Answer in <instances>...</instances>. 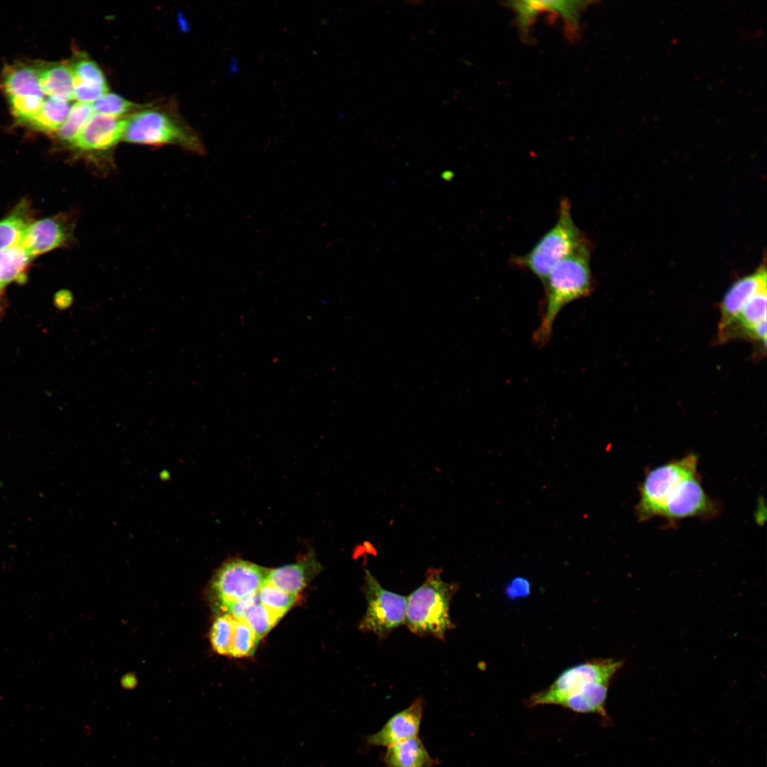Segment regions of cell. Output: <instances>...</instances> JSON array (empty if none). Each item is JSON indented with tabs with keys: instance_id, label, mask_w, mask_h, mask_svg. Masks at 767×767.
I'll return each instance as SVG.
<instances>
[{
	"instance_id": "obj_1",
	"label": "cell",
	"mask_w": 767,
	"mask_h": 767,
	"mask_svg": "<svg viewBox=\"0 0 767 767\" xmlns=\"http://www.w3.org/2000/svg\"><path fill=\"white\" fill-rule=\"evenodd\" d=\"M592 244L585 241L572 254L558 263L549 273L545 282V308L533 339L543 346L550 340L554 322L567 304L584 298L593 288L590 259Z\"/></svg>"
},
{
	"instance_id": "obj_2",
	"label": "cell",
	"mask_w": 767,
	"mask_h": 767,
	"mask_svg": "<svg viewBox=\"0 0 767 767\" xmlns=\"http://www.w3.org/2000/svg\"><path fill=\"white\" fill-rule=\"evenodd\" d=\"M441 572V569H428L425 581L407 597L406 625L415 635L442 641L455 626L450 604L459 586L443 581Z\"/></svg>"
},
{
	"instance_id": "obj_3",
	"label": "cell",
	"mask_w": 767,
	"mask_h": 767,
	"mask_svg": "<svg viewBox=\"0 0 767 767\" xmlns=\"http://www.w3.org/2000/svg\"><path fill=\"white\" fill-rule=\"evenodd\" d=\"M587 239L573 219L570 200L563 198L560 202L555 224L528 252L512 256L511 261L515 266L531 273L543 283L551 270Z\"/></svg>"
},
{
	"instance_id": "obj_4",
	"label": "cell",
	"mask_w": 767,
	"mask_h": 767,
	"mask_svg": "<svg viewBox=\"0 0 767 767\" xmlns=\"http://www.w3.org/2000/svg\"><path fill=\"white\" fill-rule=\"evenodd\" d=\"M122 141L153 146L174 144L197 155L206 153L195 131L157 109L141 110L126 118Z\"/></svg>"
},
{
	"instance_id": "obj_5",
	"label": "cell",
	"mask_w": 767,
	"mask_h": 767,
	"mask_svg": "<svg viewBox=\"0 0 767 767\" xmlns=\"http://www.w3.org/2000/svg\"><path fill=\"white\" fill-rule=\"evenodd\" d=\"M697 455L690 453L648 470L639 486L638 519L662 517L670 495L682 481L697 473Z\"/></svg>"
},
{
	"instance_id": "obj_6",
	"label": "cell",
	"mask_w": 767,
	"mask_h": 767,
	"mask_svg": "<svg viewBox=\"0 0 767 767\" xmlns=\"http://www.w3.org/2000/svg\"><path fill=\"white\" fill-rule=\"evenodd\" d=\"M624 662L614 659H594L568 668L546 689L532 695L528 705L562 706L568 699L580 695L594 682L610 683Z\"/></svg>"
},
{
	"instance_id": "obj_7",
	"label": "cell",
	"mask_w": 767,
	"mask_h": 767,
	"mask_svg": "<svg viewBox=\"0 0 767 767\" xmlns=\"http://www.w3.org/2000/svg\"><path fill=\"white\" fill-rule=\"evenodd\" d=\"M364 572L363 592L367 609L359 629L381 639L406 624L407 597L384 589L369 570Z\"/></svg>"
},
{
	"instance_id": "obj_8",
	"label": "cell",
	"mask_w": 767,
	"mask_h": 767,
	"mask_svg": "<svg viewBox=\"0 0 767 767\" xmlns=\"http://www.w3.org/2000/svg\"><path fill=\"white\" fill-rule=\"evenodd\" d=\"M268 569L241 559H232L217 570L211 582L212 596L217 608L258 594L266 581Z\"/></svg>"
},
{
	"instance_id": "obj_9",
	"label": "cell",
	"mask_w": 767,
	"mask_h": 767,
	"mask_svg": "<svg viewBox=\"0 0 767 767\" xmlns=\"http://www.w3.org/2000/svg\"><path fill=\"white\" fill-rule=\"evenodd\" d=\"M590 4L589 1L517 0L507 2L506 6L513 12L517 26L525 36L538 16L545 13L559 17L569 33H576L581 16Z\"/></svg>"
},
{
	"instance_id": "obj_10",
	"label": "cell",
	"mask_w": 767,
	"mask_h": 767,
	"mask_svg": "<svg viewBox=\"0 0 767 767\" xmlns=\"http://www.w3.org/2000/svg\"><path fill=\"white\" fill-rule=\"evenodd\" d=\"M719 506L704 489L698 473L682 481L668 499L663 514L669 523L689 517L709 518Z\"/></svg>"
},
{
	"instance_id": "obj_11",
	"label": "cell",
	"mask_w": 767,
	"mask_h": 767,
	"mask_svg": "<svg viewBox=\"0 0 767 767\" xmlns=\"http://www.w3.org/2000/svg\"><path fill=\"white\" fill-rule=\"evenodd\" d=\"M126 119L94 114L71 146L98 162L122 140Z\"/></svg>"
},
{
	"instance_id": "obj_12",
	"label": "cell",
	"mask_w": 767,
	"mask_h": 767,
	"mask_svg": "<svg viewBox=\"0 0 767 767\" xmlns=\"http://www.w3.org/2000/svg\"><path fill=\"white\" fill-rule=\"evenodd\" d=\"M74 220L61 214L33 221L20 245L32 257L68 244L73 239Z\"/></svg>"
},
{
	"instance_id": "obj_13",
	"label": "cell",
	"mask_w": 767,
	"mask_h": 767,
	"mask_svg": "<svg viewBox=\"0 0 767 767\" xmlns=\"http://www.w3.org/2000/svg\"><path fill=\"white\" fill-rule=\"evenodd\" d=\"M424 701L414 700L410 706L393 714L377 732L366 738L372 746L388 747L418 736L423 714Z\"/></svg>"
},
{
	"instance_id": "obj_14",
	"label": "cell",
	"mask_w": 767,
	"mask_h": 767,
	"mask_svg": "<svg viewBox=\"0 0 767 767\" xmlns=\"http://www.w3.org/2000/svg\"><path fill=\"white\" fill-rule=\"evenodd\" d=\"M766 268L761 267L754 273L739 279L729 288L720 305L718 335L730 325L753 296L766 290Z\"/></svg>"
},
{
	"instance_id": "obj_15",
	"label": "cell",
	"mask_w": 767,
	"mask_h": 767,
	"mask_svg": "<svg viewBox=\"0 0 767 767\" xmlns=\"http://www.w3.org/2000/svg\"><path fill=\"white\" fill-rule=\"evenodd\" d=\"M320 570V563L310 553L294 564L269 570L266 581L283 591L297 594Z\"/></svg>"
},
{
	"instance_id": "obj_16",
	"label": "cell",
	"mask_w": 767,
	"mask_h": 767,
	"mask_svg": "<svg viewBox=\"0 0 767 767\" xmlns=\"http://www.w3.org/2000/svg\"><path fill=\"white\" fill-rule=\"evenodd\" d=\"M71 67L75 77L73 96L77 102L91 104L107 93L106 79L94 61L81 57Z\"/></svg>"
},
{
	"instance_id": "obj_17",
	"label": "cell",
	"mask_w": 767,
	"mask_h": 767,
	"mask_svg": "<svg viewBox=\"0 0 767 767\" xmlns=\"http://www.w3.org/2000/svg\"><path fill=\"white\" fill-rule=\"evenodd\" d=\"M383 761L386 767H433L437 764L418 736L388 746Z\"/></svg>"
},
{
	"instance_id": "obj_18",
	"label": "cell",
	"mask_w": 767,
	"mask_h": 767,
	"mask_svg": "<svg viewBox=\"0 0 767 767\" xmlns=\"http://www.w3.org/2000/svg\"><path fill=\"white\" fill-rule=\"evenodd\" d=\"M43 91L50 98L69 102L74 99L75 77L71 65L60 63L40 71Z\"/></svg>"
},
{
	"instance_id": "obj_19",
	"label": "cell",
	"mask_w": 767,
	"mask_h": 767,
	"mask_svg": "<svg viewBox=\"0 0 767 767\" xmlns=\"http://www.w3.org/2000/svg\"><path fill=\"white\" fill-rule=\"evenodd\" d=\"M31 222L29 205L22 200L0 220V249L20 245Z\"/></svg>"
},
{
	"instance_id": "obj_20",
	"label": "cell",
	"mask_w": 767,
	"mask_h": 767,
	"mask_svg": "<svg viewBox=\"0 0 767 767\" xmlns=\"http://www.w3.org/2000/svg\"><path fill=\"white\" fill-rule=\"evenodd\" d=\"M3 87L8 97L35 95L44 97L45 95L40 84V71L28 66L10 69L4 77Z\"/></svg>"
},
{
	"instance_id": "obj_21",
	"label": "cell",
	"mask_w": 767,
	"mask_h": 767,
	"mask_svg": "<svg viewBox=\"0 0 767 767\" xmlns=\"http://www.w3.org/2000/svg\"><path fill=\"white\" fill-rule=\"evenodd\" d=\"M32 256L21 246L0 249V282L4 286L22 281Z\"/></svg>"
},
{
	"instance_id": "obj_22",
	"label": "cell",
	"mask_w": 767,
	"mask_h": 767,
	"mask_svg": "<svg viewBox=\"0 0 767 767\" xmlns=\"http://www.w3.org/2000/svg\"><path fill=\"white\" fill-rule=\"evenodd\" d=\"M70 108L69 102L48 98L30 122L40 131H58L67 119Z\"/></svg>"
},
{
	"instance_id": "obj_23",
	"label": "cell",
	"mask_w": 767,
	"mask_h": 767,
	"mask_svg": "<svg viewBox=\"0 0 767 767\" xmlns=\"http://www.w3.org/2000/svg\"><path fill=\"white\" fill-rule=\"evenodd\" d=\"M90 104L76 102L70 110L68 116L58 131V136L64 142L72 144L94 114Z\"/></svg>"
},
{
	"instance_id": "obj_24",
	"label": "cell",
	"mask_w": 767,
	"mask_h": 767,
	"mask_svg": "<svg viewBox=\"0 0 767 767\" xmlns=\"http://www.w3.org/2000/svg\"><path fill=\"white\" fill-rule=\"evenodd\" d=\"M234 627V619L229 614H222L214 619L210 629V639L216 653L230 656Z\"/></svg>"
},
{
	"instance_id": "obj_25",
	"label": "cell",
	"mask_w": 767,
	"mask_h": 767,
	"mask_svg": "<svg viewBox=\"0 0 767 767\" xmlns=\"http://www.w3.org/2000/svg\"><path fill=\"white\" fill-rule=\"evenodd\" d=\"M258 597L259 603L282 617L295 604L297 594L283 591L266 581L258 592Z\"/></svg>"
},
{
	"instance_id": "obj_26",
	"label": "cell",
	"mask_w": 767,
	"mask_h": 767,
	"mask_svg": "<svg viewBox=\"0 0 767 767\" xmlns=\"http://www.w3.org/2000/svg\"><path fill=\"white\" fill-rule=\"evenodd\" d=\"M94 114L123 118L139 109L138 105L113 93H106L92 104Z\"/></svg>"
},
{
	"instance_id": "obj_27",
	"label": "cell",
	"mask_w": 767,
	"mask_h": 767,
	"mask_svg": "<svg viewBox=\"0 0 767 767\" xmlns=\"http://www.w3.org/2000/svg\"><path fill=\"white\" fill-rule=\"evenodd\" d=\"M259 641L244 620L234 619L231 656L234 658L249 656L254 653Z\"/></svg>"
},
{
	"instance_id": "obj_28",
	"label": "cell",
	"mask_w": 767,
	"mask_h": 767,
	"mask_svg": "<svg viewBox=\"0 0 767 767\" xmlns=\"http://www.w3.org/2000/svg\"><path fill=\"white\" fill-rule=\"evenodd\" d=\"M281 618V616L271 611L258 602L249 610L244 620L260 640L277 624Z\"/></svg>"
},
{
	"instance_id": "obj_29",
	"label": "cell",
	"mask_w": 767,
	"mask_h": 767,
	"mask_svg": "<svg viewBox=\"0 0 767 767\" xmlns=\"http://www.w3.org/2000/svg\"><path fill=\"white\" fill-rule=\"evenodd\" d=\"M13 114L18 119L31 121L40 111L44 99L35 95L9 97Z\"/></svg>"
},
{
	"instance_id": "obj_30",
	"label": "cell",
	"mask_w": 767,
	"mask_h": 767,
	"mask_svg": "<svg viewBox=\"0 0 767 767\" xmlns=\"http://www.w3.org/2000/svg\"><path fill=\"white\" fill-rule=\"evenodd\" d=\"M259 602L258 594L226 606L223 611L235 619L244 620L249 610Z\"/></svg>"
},
{
	"instance_id": "obj_31",
	"label": "cell",
	"mask_w": 767,
	"mask_h": 767,
	"mask_svg": "<svg viewBox=\"0 0 767 767\" xmlns=\"http://www.w3.org/2000/svg\"><path fill=\"white\" fill-rule=\"evenodd\" d=\"M505 591L506 595L510 599L527 597L531 592V584L526 579L516 577L507 584Z\"/></svg>"
},
{
	"instance_id": "obj_32",
	"label": "cell",
	"mask_w": 767,
	"mask_h": 767,
	"mask_svg": "<svg viewBox=\"0 0 767 767\" xmlns=\"http://www.w3.org/2000/svg\"><path fill=\"white\" fill-rule=\"evenodd\" d=\"M4 285H2V283H1V282H0V293H1V291H2V290L4 289Z\"/></svg>"
}]
</instances>
